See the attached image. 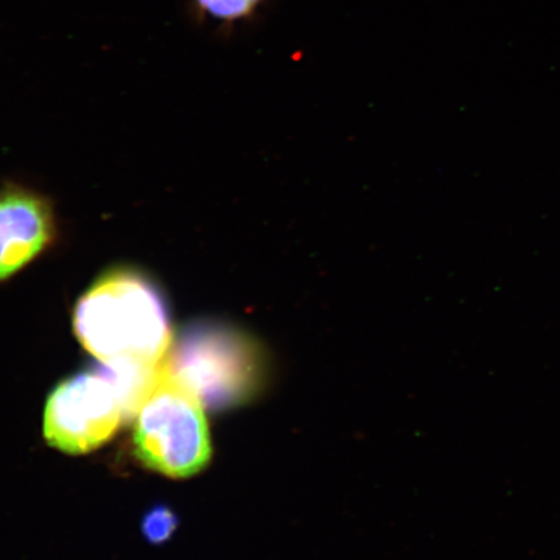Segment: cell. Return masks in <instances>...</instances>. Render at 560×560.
Here are the masks:
<instances>
[{
	"mask_svg": "<svg viewBox=\"0 0 560 560\" xmlns=\"http://www.w3.org/2000/svg\"><path fill=\"white\" fill-rule=\"evenodd\" d=\"M73 330L103 365H159L173 342L164 293L145 272H103L77 301Z\"/></svg>",
	"mask_w": 560,
	"mask_h": 560,
	"instance_id": "obj_1",
	"label": "cell"
},
{
	"mask_svg": "<svg viewBox=\"0 0 560 560\" xmlns=\"http://www.w3.org/2000/svg\"><path fill=\"white\" fill-rule=\"evenodd\" d=\"M161 370L212 409L229 408L256 394L260 348L248 335L220 322H196L172 342Z\"/></svg>",
	"mask_w": 560,
	"mask_h": 560,
	"instance_id": "obj_2",
	"label": "cell"
},
{
	"mask_svg": "<svg viewBox=\"0 0 560 560\" xmlns=\"http://www.w3.org/2000/svg\"><path fill=\"white\" fill-rule=\"evenodd\" d=\"M202 408L191 392L163 374L159 387L137 415V457L153 471L173 479L200 472L212 455Z\"/></svg>",
	"mask_w": 560,
	"mask_h": 560,
	"instance_id": "obj_3",
	"label": "cell"
},
{
	"mask_svg": "<svg viewBox=\"0 0 560 560\" xmlns=\"http://www.w3.org/2000/svg\"><path fill=\"white\" fill-rule=\"evenodd\" d=\"M125 419L120 394L103 366L62 381L48 397L44 432L47 443L68 454L97 450Z\"/></svg>",
	"mask_w": 560,
	"mask_h": 560,
	"instance_id": "obj_4",
	"label": "cell"
},
{
	"mask_svg": "<svg viewBox=\"0 0 560 560\" xmlns=\"http://www.w3.org/2000/svg\"><path fill=\"white\" fill-rule=\"evenodd\" d=\"M58 233L46 196L15 184L0 188V283L50 250Z\"/></svg>",
	"mask_w": 560,
	"mask_h": 560,
	"instance_id": "obj_5",
	"label": "cell"
},
{
	"mask_svg": "<svg viewBox=\"0 0 560 560\" xmlns=\"http://www.w3.org/2000/svg\"><path fill=\"white\" fill-rule=\"evenodd\" d=\"M265 0H192L196 13L221 24H235L249 19Z\"/></svg>",
	"mask_w": 560,
	"mask_h": 560,
	"instance_id": "obj_6",
	"label": "cell"
},
{
	"mask_svg": "<svg viewBox=\"0 0 560 560\" xmlns=\"http://www.w3.org/2000/svg\"><path fill=\"white\" fill-rule=\"evenodd\" d=\"M177 527V517L166 508L153 509L147 514L143 522V532L147 540L160 544L171 537Z\"/></svg>",
	"mask_w": 560,
	"mask_h": 560,
	"instance_id": "obj_7",
	"label": "cell"
}]
</instances>
